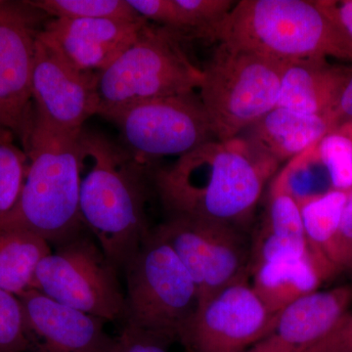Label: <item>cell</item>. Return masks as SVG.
Segmentation results:
<instances>
[{
	"label": "cell",
	"instance_id": "cell-1",
	"mask_svg": "<svg viewBox=\"0 0 352 352\" xmlns=\"http://www.w3.org/2000/svg\"><path fill=\"white\" fill-rule=\"evenodd\" d=\"M279 164L241 136L214 140L152 170L153 189L168 217L217 222L245 231Z\"/></svg>",
	"mask_w": 352,
	"mask_h": 352
},
{
	"label": "cell",
	"instance_id": "cell-2",
	"mask_svg": "<svg viewBox=\"0 0 352 352\" xmlns=\"http://www.w3.org/2000/svg\"><path fill=\"white\" fill-rule=\"evenodd\" d=\"M80 215L116 270H126L153 228L147 214L152 166L101 132L82 129Z\"/></svg>",
	"mask_w": 352,
	"mask_h": 352
},
{
	"label": "cell",
	"instance_id": "cell-3",
	"mask_svg": "<svg viewBox=\"0 0 352 352\" xmlns=\"http://www.w3.org/2000/svg\"><path fill=\"white\" fill-rule=\"evenodd\" d=\"M80 131L60 129L34 109L23 145L29 157L27 177L15 207L0 221V231H29L55 247L85 232L80 208Z\"/></svg>",
	"mask_w": 352,
	"mask_h": 352
},
{
	"label": "cell",
	"instance_id": "cell-4",
	"mask_svg": "<svg viewBox=\"0 0 352 352\" xmlns=\"http://www.w3.org/2000/svg\"><path fill=\"white\" fill-rule=\"evenodd\" d=\"M210 41L282 63L335 58L352 64V43L317 0H241Z\"/></svg>",
	"mask_w": 352,
	"mask_h": 352
},
{
	"label": "cell",
	"instance_id": "cell-5",
	"mask_svg": "<svg viewBox=\"0 0 352 352\" xmlns=\"http://www.w3.org/2000/svg\"><path fill=\"white\" fill-rule=\"evenodd\" d=\"M203 72L187 56L182 41L149 23L138 38L98 75V115L113 113L164 97L197 91Z\"/></svg>",
	"mask_w": 352,
	"mask_h": 352
},
{
	"label": "cell",
	"instance_id": "cell-6",
	"mask_svg": "<svg viewBox=\"0 0 352 352\" xmlns=\"http://www.w3.org/2000/svg\"><path fill=\"white\" fill-rule=\"evenodd\" d=\"M285 64L219 43L198 89L219 140L237 138L276 107Z\"/></svg>",
	"mask_w": 352,
	"mask_h": 352
},
{
	"label": "cell",
	"instance_id": "cell-7",
	"mask_svg": "<svg viewBox=\"0 0 352 352\" xmlns=\"http://www.w3.org/2000/svg\"><path fill=\"white\" fill-rule=\"evenodd\" d=\"M124 273L126 324L166 344L178 340L198 309L199 298L195 283L170 245L152 229Z\"/></svg>",
	"mask_w": 352,
	"mask_h": 352
},
{
	"label": "cell",
	"instance_id": "cell-8",
	"mask_svg": "<svg viewBox=\"0 0 352 352\" xmlns=\"http://www.w3.org/2000/svg\"><path fill=\"white\" fill-rule=\"evenodd\" d=\"M32 289L104 321L124 316L126 296L118 271L85 232L57 245L39 263Z\"/></svg>",
	"mask_w": 352,
	"mask_h": 352
},
{
	"label": "cell",
	"instance_id": "cell-9",
	"mask_svg": "<svg viewBox=\"0 0 352 352\" xmlns=\"http://www.w3.org/2000/svg\"><path fill=\"white\" fill-rule=\"evenodd\" d=\"M196 285L199 307L227 287L251 277L252 240L237 227L166 217L153 228Z\"/></svg>",
	"mask_w": 352,
	"mask_h": 352
},
{
	"label": "cell",
	"instance_id": "cell-10",
	"mask_svg": "<svg viewBox=\"0 0 352 352\" xmlns=\"http://www.w3.org/2000/svg\"><path fill=\"white\" fill-rule=\"evenodd\" d=\"M119 129L122 144L151 166L164 157H182L219 140L196 91L141 102L107 120Z\"/></svg>",
	"mask_w": 352,
	"mask_h": 352
},
{
	"label": "cell",
	"instance_id": "cell-11",
	"mask_svg": "<svg viewBox=\"0 0 352 352\" xmlns=\"http://www.w3.org/2000/svg\"><path fill=\"white\" fill-rule=\"evenodd\" d=\"M51 18L31 1L0 0V117L25 144L31 126L36 45Z\"/></svg>",
	"mask_w": 352,
	"mask_h": 352
},
{
	"label": "cell",
	"instance_id": "cell-12",
	"mask_svg": "<svg viewBox=\"0 0 352 352\" xmlns=\"http://www.w3.org/2000/svg\"><path fill=\"white\" fill-rule=\"evenodd\" d=\"M277 316L244 280L198 307L178 342L185 352H244L274 333Z\"/></svg>",
	"mask_w": 352,
	"mask_h": 352
},
{
	"label": "cell",
	"instance_id": "cell-13",
	"mask_svg": "<svg viewBox=\"0 0 352 352\" xmlns=\"http://www.w3.org/2000/svg\"><path fill=\"white\" fill-rule=\"evenodd\" d=\"M97 82L98 74L78 71L38 38L31 82L32 105L50 124L82 131L90 117L98 115Z\"/></svg>",
	"mask_w": 352,
	"mask_h": 352
},
{
	"label": "cell",
	"instance_id": "cell-14",
	"mask_svg": "<svg viewBox=\"0 0 352 352\" xmlns=\"http://www.w3.org/2000/svg\"><path fill=\"white\" fill-rule=\"evenodd\" d=\"M148 24L144 18L133 21L51 18L39 39L78 71L99 75L133 44Z\"/></svg>",
	"mask_w": 352,
	"mask_h": 352
},
{
	"label": "cell",
	"instance_id": "cell-15",
	"mask_svg": "<svg viewBox=\"0 0 352 352\" xmlns=\"http://www.w3.org/2000/svg\"><path fill=\"white\" fill-rule=\"evenodd\" d=\"M30 352H109L113 338L105 321L52 300L34 289L18 296Z\"/></svg>",
	"mask_w": 352,
	"mask_h": 352
},
{
	"label": "cell",
	"instance_id": "cell-16",
	"mask_svg": "<svg viewBox=\"0 0 352 352\" xmlns=\"http://www.w3.org/2000/svg\"><path fill=\"white\" fill-rule=\"evenodd\" d=\"M329 132L327 117L275 107L239 136L256 151L280 164L302 154Z\"/></svg>",
	"mask_w": 352,
	"mask_h": 352
},
{
	"label": "cell",
	"instance_id": "cell-17",
	"mask_svg": "<svg viewBox=\"0 0 352 352\" xmlns=\"http://www.w3.org/2000/svg\"><path fill=\"white\" fill-rule=\"evenodd\" d=\"M352 284L312 292L291 303L277 316L274 333L298 352L305 351L326 335L349 310Z\"/></svg>",
	"mask_w": 352,
	"mask_h": 352
},
{
	"label": "cell",
	"instance_id": "cell-18",
	"mask_svg": "<svg viewBox=\"0 0 352 352\" xmlns=\"http://www.w3.org/2000/svg\"><path fill=\"white\" fill-rule=\"evenodd\" d=\"M349 67L331 64L327 59L285 64L276 107L328 118Z\"/></svg>",
	"mask_w": 352,
	"mask_h": 352
},
{
	"label": "cell",
	"instance_id": "cell-19",
	"mask_svg": "<svg viewBox=\"0 0 352 352\" xmlns=\"http://www.w3.org/2000/svg\"><path fill=\"white\" fill-rule=\"evenodd\" d=\"M336 272L316 256L279 259L252 270V288L271 314L317 291Z\"/></svg>",
	"mask_w": 352,
	"mask_h": 352
},
{
	"label": "cell",
	"instance_id": "cell-20",
	"mask_svg": "<svg viewBox=\"0 0 352 352\" xmlns=\"http://www.w3.org/2000/svg\"><path fill=\"white\" fill-rule=\"evenodd\" d=\"M52 252L47 241L29 231H0V289L22 295L32 289L39 263Z\"/></svg>",
	"mask_w": 352,
	"mask_h": 352
},
{
	"label": "cell",
	"instance_id": "cell-21",
	"mask_svg": "<svg viewBox=\"0 0 352 352\" xmlns=\"http://www.w3.org/2000/svg\"><path fill=\"white\" fill-rule=\"evenodd\" d=\"M349 191L351 190H331L298 205L310 249L317 258L336 272L337 270L329 261V252L339 228Z\"/></svg>",
	"mask_w": 352,
	"mask_h": 352
},
{
	"label": "cell",
	"instance_id": "cell-22",
	"mask_svg": "<svg viewBox=\"0 0 352 352\" xmlns=\"http://www.w3.org/2000/svg\"><path fill=\"white\" fill-rule=\"evenodd\" d=\"M176 27L173 34L183 39L210 41L217 25L232 10V0H173Z\"/></svg>",
	"mask_w": 352,
	"mask_h": 352
},
{
	"label": "cell",
	"instance_id": "cell-23",
	"mask_svg": "<svg viewBox=\"0 0 352 352\" xmlns=\"http://www.w3.org/2000/svg\"><path fill=\"white\" fill-rule=\"evenodd\" d=\"M31 3L52 19L133 21L142 18L127 0H32Z\"/></svg>",
	"mask_w": 352,
	"mask_h": 352
},
{
	"label": "cell",
	"instance_id": "cell-24",
	"mask_svg": "<svg viewBox=\"0 0 352 352\" xmlns=\"http://www.w3.org/2000/svg\"><path fill=\"white\" fill-rule=\"evenodd\" d=\"M13 139L12 132L0 135V221L19 200L29 170L27 153Z\"/></svg>",
	"mask_w": 352,
	"mask_h": 352
},
{
	"label": "cell",
	"instance_id": "cell-25",
	"mask_svg": "<svg viewBox=\"0 0 352 352\" xmlns=\"http://www.w3.org/2000/svg\"><path fill=\"white\" fill-rule=\"evenodd\" d=\"M258 233L307 242L300 207L291 196L276 189L270 188L266 215Z\"/></svg>",
	"mask_w": 352,
	"mask_h": 352
},
{
	"label": "cell",
	"instance_id": "cell-26",
	"mask_svg": "<svg viewBox=\"0 0 352 352\" xmlns=\"http://www.w3.org/2000/svg\"><path fill=\"white\" fill-rule=\"evenodd\" d=\"M315 157L327 170L333 190L352 189V140L330 133L310 147Z\"/></svg>",
	"mask_w": 352,
	"mask_h": 352
},
{
	"label": "cell",
	"instance_id": "cell-27",
	"mask_svg": "<svg viewBox=\"0 0 352 352\" xmlns=\"http://www.w3.org/2000/svg\"><path fill=\"white\" fill-rule=\"evenodd\" d=\"M24 310L19 298L0 289V352H29Z\"/></svg>",
	"mask_w": 352,
	"mask_h": 352
},
{
	"label": "cell",
	"instance_id": "cell-28",
	"mask_svg": "<svg viewBox=\"0 0 352 352\" xmlns=\"http://www.w3.org/2000/svg\"><path fill=\"white\" fill-rule=\"evenodd\" d=\"M328 258L337 272L352 268V189L342 210Z\"/></svg>",
	"mask_w": 352,
	"mask_h": 352
},
{
	"label": "cell",
	"instance_id": "cell-29",
	"mask_svg": "<svg viewBox=\"0 0 352 352\" xmlns=\"http://www.w3.org/2000/svg\"><path fill=\"white\" fill-rule=\"evenodd\" d=\"M328 120L329 134L339 133L352 138V66L342 82Z\"/></svg>",
	"mask_w": 352,
	"mask_h": 352
},
{
	"label": "cell",
	"instance_id": "cell-30",
	"mask_svg": "<svg viewBox=\"0 0 352 352\" xmlns=\"http://www.w3.org/2000/svg\"><path fill=\"white\" fill-rule=\"evenodd\" d=\"M166 346L154 336L124 323L120 335L113 338L109 352H166Z\"/></svg>",
	"mask_w": 352,
	"mask_h": 352
},
{
	"label": "cell",
	"instance_id": "cell-31",
	"mask_svg": "<svg viewBox=\"0 0 352 352\" xmlns=\"http://www.w3.org/2000/svg\"><path fill=\"white\" fill-rule=\"evenodd\" d=\"M302 352H352V311L349 310L323 339Z\"/></svg>",
	"mask_w": 352,
	"mask_h": 352
},
{
	"label": "cell",
	"instance_id": "cell-32",
	"mask_svg": "<svg viewBox=\"0 0 352 352\" xmlns=\"http://www.w3.org/2000/svg\"><path fill=\"white\" fill-rule=\"evenodd\" d=\"M317 3L352 43V0H317Z\"/></svg>",
	"mask_w": 352,
	"mask_h": 352
},
{
	"label": "cell",
	"instance_id": "cell-33",
	"mask_svg": "<svg viewBox=\"0 0 352 352\" xmlns=\"http://www.w3.org/2000/svg\"><path fill=\"white\" fill-rule=\"evenodd\" d=\"M244 352H298L293 346L287 344L276 333H271L268 337L259 340L251 349Z\"/></svg>",
	"mask_w": 352,
	"mask_h": 352
},
{
	"label": "cell",
	"instance_id": "cell-34",
	"mask_svg": "<svg viewBox=\"0 0 352 352\" xmlns=\"http://www.w3.org/2000/svg\"><path fill=\"white\" fill-rule=\"evenodd\" d=\"M7 132L11 131H8V129H7L6 127L3 126V124H2L1 117H0V135H2V134H6Z\"/></svg>",
	"mask_w": 352,
	"mask_h": 352
},
{
	"label": "cell",
	"instance_id": "cell-35",
	"mask_svg": "<svg viewBox=\"0 0 352 352\" xmlns=\"http://www.w3.org/2000/svg\"><path fill=\"white\" fill-rule=\"evenodd\" d=\"M351 270V272H352V268H351V270Z\"/></svg>",
	"mask_w": 352,
	"mask_h": 352
},
{
	"label": "cell",
	"instance_id": "cell-36",
	"mask_svg": "<svg viewBox=\"0 0 352 352\" xmlns=\"http://www.w3.org/2000/svg\"><path fill=\"white\" fill-rule=\"evenodd\" d=\"M351 140H352V138H351Z\"/></svg>",
	"mask_w": 352,
	"mask_h": 352
}]
</instances>
